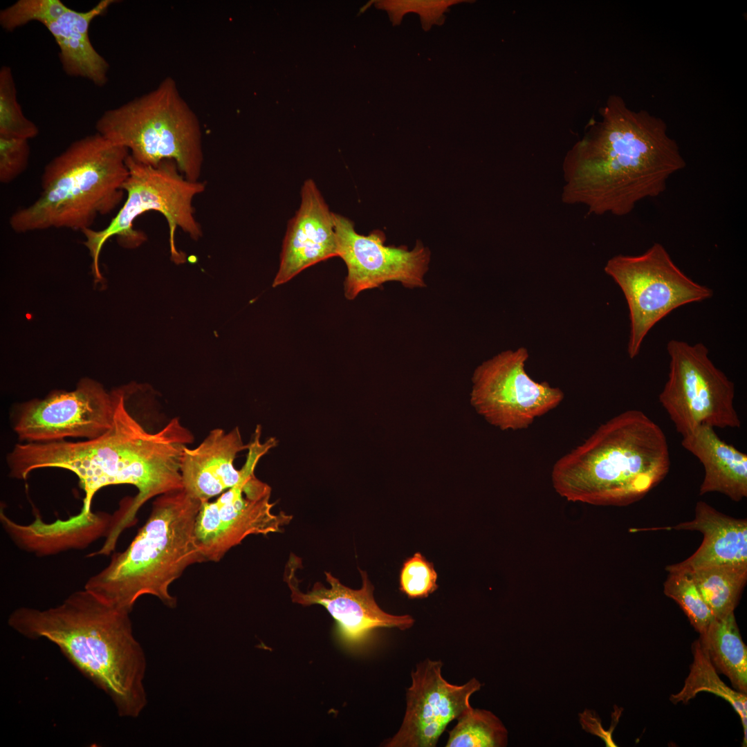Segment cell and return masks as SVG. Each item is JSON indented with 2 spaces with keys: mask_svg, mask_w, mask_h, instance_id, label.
<instances>
[{
  "mask_svg": "<svg viewBox=\"0 0 747 747\" xmlns=\"http://www.w3.org/2000/svg\"><path fill=\"white\" fill-rule=\"evenodd\" d=\"M697 531L703 535L699 548L686 560L666 566L670 572L688 573L717 566L747 567V521L720 513L707 503H697L694 518L671 527Z\"/></svg>",
  "mask_w": 747,
  "mask_h": 747,
  "instance_id": "cell-20",
  "label": "cell"
},
{
  "mask_svg": "<svg viewBox=\"0 0 747 747\" xmlns=\"http://www.w3.org/2000/svg\"><path fill=\"white\" fill-rule=\"evenodd\" d=\"M129 614L84 588L52 607H18L8 624L30 640L54 643L110 698L120 717L136 718L147 704V660Z\"/></svg>",
  "mask_w": 747,
  "mask_h": 747,
  "instance_id": "cell-3",
  "label": "cell"
},
{
  "mask_svg": "<svg viewBox=\"0 0 747 747\" xmlns=\"http://www.w3.org/2000/svg\"><path fill=\"white\" fill-rule=\"evenodd\" d=\"M681 445L703 466L700 495L717 492L735 501L747 497V454L722 440L712 427L699 425L682 437Z\"/></svg>",
  "mask_w": 747,
  "mask_h": 747,
  "instance_id": "cell-21",
  "label": "cell"
},
{
  "mask_svg": "<svg viewBox=\"0 0 747 747\" xmlns=\"http://www.w3.org/2000/svg\"><path fill=\"white\" fill-rule=\"evenodd\" d=\"M670 467L662 429L642 411L629 409L560 458L551 481L555 492L569 501L622 506L645 497Z\"/></svg>",
  "mask_w": 747,
  "mask_h": 747,
  "instance_id": "cell-4",
  "label": "cell"
},
{
  "mask_svg": "<svg viewBox=\"0 0 747 747\" xmlns=\"http://www.w3.org/2000/svg\"><path fill=\"white\" fill-rule=\"evenodd\" d=\"M30 154L28 140L0 136V182L9 183L27 168Z\"/></svg>",
  "mask_w": 747,
  "mask_h": 747,
  "instance_id": "cell-29",
  "label": "cell"
},
{
  "mask_svg": "<svg viewBox=\"0 0 747 747\" xmlns=\"http://www.w3.org/2000/svg\"><path fill=\"white\" fill-rule=\"evenodd\" d=\"M95 129L137 162L156 167L172 160L187 179L199 181L204 160L199 121L173 79L104 111Z\"/></svg>",
  "mask_w": 747,
  "mask_h": 747,
  "instance_id": "cell-7",
  "label": "cell"
},
{
  "mask_svg": "<svg viewBox=\"0 0 747 747\" xmlns=\"http://www.w3.org/2000/svg\"><path fill=\"white\" fill-rule=\"evenodd\" d=\"M125 391L117 389L109 430L93 439L17 444L8 454L10 475L25 479L34 470L57 468L77 475L85 496L80 512L66 520L73 527H93L102 519L91 510L94 495L100 488L129 484L138 489L130 504L120 512L109 537L117 541L132 524L147 501L183 488L181 465L192 432L174 418L156 432L146 430L129 412Z\"/></svg>",
  "mask_w": 747,
  "mask_h": 747,
  "instance_id": "cell-1",
  "label": "cell"
},
{
  "mask_svg": "<svg viewBox=\"0 0 747 747\" xmlns=\"http://www.w3.org/2000/svg\"><path fill=\"white\" fill-rule=\"evenodd\" d=\"M668 378L658 400L682 437L701 425L739 428L734 382L709 358L701 342L671 340Z\"/></svg>",
  "mask_w": 747,
  "mask_h": 747,
  "instance_id": "cell-11",
  "label": "cell"
},
{
  "mask_svg": "<svg viewBox=\"0 0 747 747\" xmlns=\"http://www.w3.org/2000/svg\"><path fill=\"white\" fill-rule=\"evenodd\" d=\"M39 133L37 126L24 114L17 100L11 68L0 69V136L29 140Z\"/></svg>",
  "mask_w": 747,
  "mask_h": 747,
  "instance_id": "cell-27",
  "label": "cell"
},
{
  "mask_svg": "<svg viewBox=\"0 0 747 747\" xmlns=\"http://www.w3.org/2000/svg\"><path fill=\"white\" fill-rule=\"evenodd\" d=\"M337 256L345 263L344 296L354 299L361 292L398 282L407 288L426 286L430 251L421 241L411 250L407 246H386L382 231L358 234L349 219L333 213Z\"/></svg>",
  "mask_w": 747,
  "mask_h": 747,
  "instance_id": "cell-14",
  "label": "cell"
},
{
  "mask_svg": "<svg viewBox=\"0 0 747 747\" xmlns=\"http://www.w3.org/2000/svg\"><path fill=\"white\" fill-rule=\"evenodd\" d=\"M333 213L315 182L306 180L301 189L299 209L288 223L273 287L288 282L308 267L337 256Z\"/></svg>",
  "mask_w": 747,
  "mask_h": 747,
  "instance_id": "cell-18",
  "label": "cell"
},
{
  "mask_svg": "<svg viewBox=\"0 0 747 747\" xmlns=\"http://www.w3.org/2000/svg\"><path fill=\"white\" fill-rule=\"evenodd\" d=\"M201 503L183 488L158 496L147 520L129 546L113 554L108 564L90 577L84 588L130 613L145 595L175 607L171 584L190 565L205 561L194 534Z\"/></svg>",
  "mask_w": 747,
  "mask_h": 747,
  "instance_id": "cell-5",
  "label": "cell"
},
{
  "mask_svg": "<svg viewBox=\"0 0 747 747\" xmlns=\"http://www.w3.org/2000/svg\"><path fill=\"white\" fill-rule=\"evenodd\" d=\"M687 574L715 618L734 612L747 581V567L717 566Z\"/></svg>",
  "mask_w": 747,
  "mask_h": 747,
  "instance_id": "cell-24",
  "label": "cell"
},
{
  "mask_svg": "<svg viewBox=\"0 0 747 747\" xmlns=\"http://www.w3.org/2000/svg\"><path fill=\"white\" fill-rule=\"evenodd\" d=\"M622 290L629 308L627 353L636 357L653 326L676 308L710 298L713 291L686 275L665 248L654 243L638 255H618L604 268Z\"/></svg>",
  "mask_w": 747,
  "mask_h": 747,
  "instance_id": "cell-10",
  "label": "cell"
},
{
  "mask_svg": "<svg viewBox=\"0 0 747 747\" xmlns=\"http://www.w3.org/2000/svg\"><path fill=\"white\" fill-rule=\"evenodd\" d=\"M456 2L459 1H391L386 2V8L397 21L406 12H418L426 28L436 23L445 9Z\"/></svg>",
  "mask_w": 747,
  "mask_h": 747,
  "instance_id": "cell-30",
  "label": "cell"
},
{
  "mask_svg": "<svg viewBox=\"0 0 747 747\" xmlns=\"http://www.w3.org/2000/svg\"><path fill=\"white\" fill-rule=\"evenodd\" d=\"M277 443L273 437L262 443L261 427L257 425L248 445L239 481L216 500L201 503L194 534L205 561H220L230 549L250 535L282 532L292 520L293 516L284 511L273 512L271 488L255 474L260 459Z\"/></svg>",
  "mask_w": 747,
  "mask_h": 747,
  "instance_id": "cell-9",
  "label": "cell"
},
{
  "mask_svg": "<svg viewBox=\"0 0 747 747\" xmlns=\"http://www.w3.org/2000/svg\"><path fill=\"white\" fill-rule=\"evenodd\" d=\"M443 663L426 658L411 673L407 706L398 731L388 747H434L447 726L472 708L471 696L482 685L475 678L454 685L442 676Z\"/></svg>",
  "mask_w": 747,
  "mask_h": 747,
  "instance_id": "cell-16",
  "label": "cell"
},
{
  "mask_svg": "<svg viewBox=\"0 0 747 747\" xmlns=\"http://www.w3.org/2000/svg\"><path fill=\"white\" fill-rule=\"evenodd\" d=\"M116 2L101 0L86 11H77L60 0H19L1 10L0 24L6 30L12 31L31 21L42 24L59 48L65 73L103 86L108 81L109 65L93 46L89 30L93 20Z\"/></svg>",
  "mask_w": 747,
  "mask_h": 747,
  "instance_id": "cell-15",
  "label": "cell"
},
{
  "mask_svg": "<svg viewBox=\"0 0 747 747\" xmlns=\"http://www.w3.org/2000/svg\"><path fill=\"white\" fill-rule=\"evenodd\" d=\"M718 673L726 676L735 690L747 693V648L734 612L714 618L699 638Z\"/></svg>",
  "mask_w": 747,
  "mask_h": 747,
  "instance_id": "cell-22",
  "label": "cell"
},
{
  "mask_svg": "<svg viewBox=\"0 0 747 747\" xmlns=\"http://www.w3.org/2000/svg\"><path fill=\"white\" fill-rule=\"evenodd\" d=\"M127 165L129 174L122 186L127 197L116 215L102 230L90 228L82 232L97 281L102 279L99 257L107 240L116 236L119 244L126 248H135L146 241V235L135 230L133 223L147 212H158L166 219L171 259L177 264L185 261V255L176 249V230L181 228L196 241L203 235L201 226L195 217L193 201L204 192L205 183L187 179L172 160H163L154 167L140 163L129 154Z\"/></svg>",
  "mask_w": 747,
  "mask_h": 747,
  "instance_id": "cell-8",
  "label": "cell"
},
{
  "mask_svg": "<svg viewBox=\"0 0 747 747\" xmlns=\"http://www.w3.org/2000/svg\"><path fill=\"white\" fill-rule=\"evenodd\" d=\"M129 154L97 132L73 142L46 165L39 196L10 216V226L17 233L91 228L122 201Z\"/></svg>",
  "mask_w": 747,
  "mask_h": 747,
  "instance_id": "cell-6",
  "label": "cell"
},
{
  "mask_svg": "<svg viewBox=\"0 0 747 747\" xmlns=\"http://www.w3.org/2000/svg\"><path fill=\"white\" fill-rule=\"evenodd\" d=\"M563 161L562 201L589 214H629L638 203L660 196L672 175L686 165L666 123L629 109L611 95Z\"/></svg>",
  "mask_w": 747,
  "mask_h": 747,
  "instance_id": "cell-2",
  "label": "cell"
},
{
  "mask_svg": "<svg viewBox=\"0 0 747 747\" xmlns=\"http://www.w3.org/2000/svg\"><path fill=\"white\" fill-rule=\"evenodd\" d=\"M528 357L525 347L506 350L483 362L473 373L471 405L501 430L527 429L564 398L559 387L530 377L525 369Z\"/></svg>",
  "mask_w": 747,
  "mask_h": 747,
  "instance_id": "cell-12",
  "label": "cell"
},
{
  "mask_svg": "<svg viewBox=\"0 0 747 747\" xmlns=\"http://www.w3.org/2000/svg\"><path fill=\"white\" fill-rule=\"evenodd\" d=\"M663 591L681 607L699 635L705 634L715 617L691 577L685 573L670 572Z\"/></svg>",
  "mask_w": 747,
  "mask_h": 747,
  "instance_id": "cell-26",
  "label": "cell"
},
{
  "mask_svg": "<svg viewBox=\"0 0 747 747\" xmlns=\"http://www.w3.org/2000/svg\"><path fill=\"white\" fill-rule=\"evenodd\" d=\"M298 562L297 557L294 559L291 555L284 573L292 601L303 606H323L335 620L338 636L347 647L362 645L378 629L405 630L413 626L414 619L411 616L392 615L378 605L374 598V587L365 571L360 570L362 585L359 589L344 586L330 572H325L329 587L317 582L311 590L303 593L295 575Z\"/></svg>",
  "mask_w": 747,
  "mask_h": 747,
  "instance_id": "cell-17",
  "label": "cell"
},
{
  "mask_svg": "<svg viewBox=\"0 0 747 747\" xmlns=\"http://www.w3.org/2000/svg\"><path fill=\"white\" fill-rule=\"evenodd\" d=\"M248 448L237 427L226 432L216 428L194 449L184 450L181 473L183 486L192 497L209 501L234 486L241 470L234 466L237 454Z\"/></svg>",
  "mask_w": 747,
  "mask_h": 747,
  "instance_id": "cell-19",
  "label": "cell"
},
{
  "mask_svg": "<svg viewBox=\"0 0 747 747\" xmlns=\"http://www.w3.org/2000/svg\"><path fill=\"white\" fill-rule=\"evenodd\" d=\"M116 399L117 389L109 393L99 382L84 378L73 391H56L21 405L14 430L19 439L33 443L95 439L111 427Z\"/></svg>",
  "mask_w": 747,
  "mask_h": 747,
  "instance_id": "cell-13",
  "label": "cell"
},
{
  "mask_svg": "<svg viewBox=\"0 0 747 747\" xmlns=\"http://www.w3.org/2000/svg\"><path fill=\"white\" fill-rule=\"evenodd\" d=\"M693 661L683 687L671 694L674 704L688 703L699 693L710 692L728 701L739 716L744 731L743 746L747 744V695L728 687L719 676L699 640L692 645Z\"/></svg>",
  "mask_w": 747,
  "mask_h": 747,
  "instance_id": "cell-23",
  "label": "cell"
},
{
  "mask_svg": "<svg viewBox=\"0 0 747 747\" xmlns=\"http://www.w3.org/2000/svg\"><path fill=\"white\" fill-rule=\"evenodd\" d=\"M399 581L400 590L411 599L427 598L438 589L434 565L421 553L404 562Z\"/></svg>",
  "mask_w": 747,
  "mask_h": 747,
  "instance_id": "cell-28",
  "label": "cell"
},
{
  "mask_svg": "<svg viewBox=\"0 0 747 747\" xmlns=\"http://www.w3.org/2000/svg\"><path fill=\"white\" fill-rule=\"evenodd\" d=\"M508 731L492 712L470 709L457 719L449 732L446 747H504Z\"/></svg>",
  "mask_w": 747,
  "mask_h": 747,
  "instance_id": "cell-25",
  "label": "cell"
}]
</instances>
